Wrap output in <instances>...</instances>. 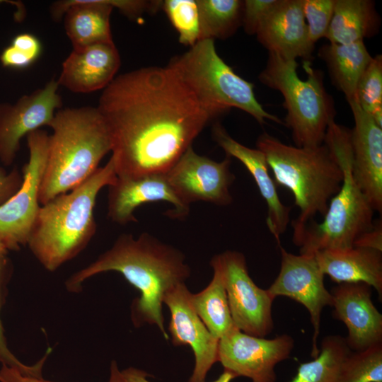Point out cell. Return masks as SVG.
Returning a JSON list of instances; mask_svg holds the SVG:
<instances>
[{"mask_svg":"<svg viewBox=\"0 0 382 382\" xmlns=\"http://www.w3.org/2000/svg\"><path fill=\"white\" fill-rule=\"evenodd\" d=\"M96 108L110 134L118 178L166 173L213 119L168 66L115 76Z\"/></svg>","mask_w":382,"mask_h":382,"instance_id":"obj_1","label":"cell"},{"mask_svg":"<svg viewBox=\"0 0 382 382\" xmlns=\"http://www.w3.org/2000/svg\"><path fill=\"white\" fill-rule=\"evenodd\" d=\"M109 271L122 274L140 291V297L132 306L134 323L137 326L154 324L168 339L162 305L166 293L185 283L190 274L183 253L147 233L137 238L122 234L109 250L72 274L66 282V287L77 291L85 280Z\"/></svg>","mask_w":382,"mask_h":382,"instance_id":"obj_2","label":"cell"},{"mask_svg":"<svg viewBox=\"0 0 382 382\" xmlns=\"http://www.w3.org/2000/svg\"><path fill=\"white\" fill-rule=\"evenodd\" d=\"M116 179L110 158L83 183L42 204L27 245L47 270L55 271L86 248L96 231L98 195Z\"/></svg>","mask_w":382,"mask_h":382,"instance_id":"obj_3","label":"cell"},{"mask_svg":"<svg viewBox=\"0 0 382 382\" xmlns=\"http://www.w3.org/2000/svg\"><path fill=\"white\" fill-rule=\"evenodd\" d=\"M50 127L42 204L83 183L112 150L108 128L96 107L59 109Z\"/></svg>","mask_w":382,"mask_h":382,"instance_id":"obj_4","label":"cell"},{"mask_svg":"<svg viewBox=\"0 0 382 382\" xmlns=\"http://www.w3.org/2000/svg\"><path fill=\"white\" fill-rule=\"evenodd\" d=\"M350 132L335 120L328 127L323 143L340 164L343 180L340 190L330 199L321 223L313 220L293 227V242L301 254L352 248L360 235L374 226L375 211L353 175Z\"/></svg>","mask_w":382,"mask_h":382,"instance_id":"obj_5","label":"cell"},{"mask_svg":"<svg viewBox=\"0 0 382 382\" xmlns=\"http://www.w3.org/2000/svg\"><path fill=\"white\" fill-rule=\"evenodd\" d=\"M256 146L265 154L276 185L286 187L294 195L300 213L292 227L305 225L318 214L324 216L343 180L341 167L327 145H287L264 132Z\"/></svg>","mask_w":382,"mask_h":382,"instance_id":"obj_6","label":"cell"},{"mask_svg":"<svg viewBox=\"0 0 382 382\" xmlns=\"http://www.w3.org/2000/svg\"><path fill=\"white\" fill-rule=\"evenodd\" d=\"M191 90L214 118L231 108H238L262 125L266 120L282 124L257 101L254 85L236 74L218 54L214 40L197 41L167 66Z\"/></svg>","mask_w":382,"mask_h":382,"instance_id":"obj_7","label":"cell"},{"mask_svg":"<svg viewBox=\"0 0 382 382\" xmlns=\"http://www.w3.org/2000/svg\"><path fill=\"white\" fill-rule=\"evenodd\" d=\"M298 65L296 60H286L269 52L258 79L282 95L286 110L285 123L291 131L295 146L312 148L323 144L328 127L335 120L334 100L325 88L320 71L304 61L307 79L301 80L296 71Z\"/></svg>","mask_w":382,"mask_h":382,"instance_id":"obj_8","label":"cell"},{"mask_svg":"<svg viewBox=\"0 0 382 382\" xmlns=\"http://www.w3.org/2000/svg\"><path fill=\"white\" fill-rule=\"evenodd\" d=\"M26 137L29 158L23 167L22 185L10 199L0 205V241L8 250H17L28 244L41 207L39 196L49 134L40 129Z\"/></svg>","mask_w":382,"mask_h":382,"instance_id":"obj_9","label":"cell"},{"mask_svg":"<svg viewBox=\"0 0 382 382\" xmlns=\"http://www.w3.org/2000/svg\"><path fill=\"white\" fill-rule=\"evenodd\" d=\"M210 264L220 272L235 326L250 335L265 337L269 335L274 328L275 299L251 279L244 255L227 250L215 255Z\"/></svg>","mask_w":382,"mask_h":382,"instance_id":"obj_10","label":"cell"},{"mask_svg":"<svg viewBox=\"0 0 382 382\" xmlns=\"http://www.w3.org/2000/svg\"><path fill=\"white\" fill-rule=\"evenodd\" d=\"M294 347V340L287 334L266 339L234 328L219 339L218 361L236 377H248L252 382H275L276 365L289 358Z\"/></svg>","mask_w":382,"mask_h":382,"instance_id":"obj_11","label":"cell"},{"mask_svg":"<svg viewBox=\"0 0 382 382\" xmlns=\"http://www.w3.org/2000/svg\"><path fill=\"white\" fill-rule=\"evenodd\" d=\"M281 252L279 272L267 289L275 299L283 296L303 305L308 311L313 328L311 355L319 354L318 338L320 334L321 313L325 306L332 305V296L324 284L321 271L314 254L294 255L279 245Z\"/></svg>","mask_w":382,"mask_h":382,"instance_id":"obj_12","label":"cell"},{"mask_svg":"<svg viewBox=\"0 0 382 382\" xmlns=\"http://www.w3.org/2000/svg\"><path fill=\"white\" fill-rule=\"evenodd\" d=\"M227 156L213 161L189 147L166 173L167 180L180 201L187 207L195 202L228 205L232 202L229 188L234 176Z\"/></svg>","mask_w":382,"mask_h":382,"instance_id":"obj_13","label":"cell"},{"mask_svg":"<svg viewBox=\"0 0 382 382\" xmlns=\"http://www.w3.org/2000/svg\"><path fill=\"white\" fill-rule=\"evenodd\" d=\"M59 84L52 79L42 88L23 95L15 103H0V161L11 166L24 136L50 125L62 100Z\"/></svg>","mask_w":382,"mask_h":382,"instance_id":"obj_14","label":"cell"},{"mask_svg":"<svg viewBox=\"0 0 382 382\" xmlns=\"http://www.w3.org/2000/svg\"><path fill=\"white\" fill-rule=\"evenodd\" d=\"M190 291L181 283L163 298L170 311L168 330L175 346L189 345L193 350L195 364L189 382H204L213 364L219 359V340L209 331L193 309Z\"/></svg>","mask_w":382,"mask_h":382,"instance_id":"obj_15","label":"cell"},{"mask_svg":"<svg viewBox=\"0 0 382 382\" xmlns=\"http://www.w3.org/2000/svg\"><path fill=\"white\" fill-rule=\"evenodd\" d=\"M372 287L363 282L341 283L331 290L332 316L347 327L349 348L361 351L382 343V315L371 300Z\"/></svg>","mask_w":382,"mask_h":382,"instance_id":"obj_16","label":"cell"},{"mask_svg":"<svg viewBox=\"0 0 382 382\" xmlns=\"http://www.w3.org/2000/svg\"><path fill=\"white\" fill-rule=\"evenodd\" d=\"M348 103L354 120L350 132L353 175L374 210L381 213L382 127L356 100Z\"/></svg>","mask_w":382,"mask_h":382,"instance_id":"obj_17","label":"cell"},{"mask_svg":"<svg viewBox=\"0 0 382 382\" xmlns=\"http://www.w3.org/2000/svg\"><path fill=\"white\" fill-rule=\"evenodd\" d=\"M108 216L120 225L137 221L134 211L146 203H170L173 209L168 214L173 218L185 217L189 212V207L175 193L166 173L135 178L117 177L108 186Z\"/></svg>","mask_w":382,"mask_h":382,"instance_id":"obj_18","label":"cell"},{"mask_svg":"<svg viewBox=\"0 0 382 382\" xmlns=\"http://www.w3.org/2000/svg\"><path fill=\"white\" fill-rule=\"evenodd\" d=\"M257 39L270 53L286 60L311 59L314 43L308 35L301 0H280L256 32Z\"/></svg>","mask_w":382,"mask_h":382,"instance_id":"obj_19","label":"cell"},{"mask_svg":"<svg viewBox=\"0 0 382 382\" xmlns=\"http://www.w3.org/2000/svg\"><path fill=\"white\" fill-rule=\"evenodd\" d=\"M120 63L114 42L72 49L62 63L57 81L75 93L104 89L115 78Z\"/></svg>","mask_w":382,"mask_h":382,"instance_id":"obj_20","label":"cell"},{"mask_svg":"<svg viewBox=\"0 0 382 382\" xmlns=\"http://www.w3.org/2000/svg\"><path fill=\"white\" fill-rule=\"evenodd\" d=\"M212 135L226 156L239 160L253 178L267 204V226L278 245H280V236L286 230L290 220L291 208L284 204L279 199L277 185L270 175L265 154L257 149L247 147L236 141L219 123L214 125Z\"/></svg>","mask_w":382,"mask_h":382,"instance_id":"obj_21","label":"cell"},{"mask_svg":"<svg viewBox=\"0 0 382 382\" xmlns=\"http://www.w3.org/2000/svg\"><path fill=\"white\" fill-rule=\"evenodd\" d=\"M108 0H60L50 7L54 21L64 17L66 34L73 49L113 42Z\"/></svg>","mask_w":382,"mask_h":382,"instance_id":"obj_22","label":"cell"},{"mask_svg":"<svg viewBox=\"0 0 382 382\" xmlns=\"http://www.w3.org/2000/svg\"><path fill=\"white\" fill-rule=\"evenodd\" d=\"M325 275L337 284L363 282L374 288L382 299V252L353 246L313 253Z\"/></svg>","mask_w":382,"mask_h":382,"instance_id":"obj_23","label":"cell"},{"mask_svg":"<svg viewBox=\"0 0 382 382\" xmlns=\"http://www.w3.org/2000/svg\"><path fill=\"white\" fill-rule=\"evenodd\" d=\"M380 17L370 0H336L325 38L330 43L350 44L375 35Z\"/></svg>","mask_w":382,"mask_h":382,"instance_id":"obj_24","label":"cell"},{"mask_svg":"<svg viewBox=\"0 0 382 382\" xmlns=\"http://www.w3.org/2000/svg\"><path fill=\"white\" fill-rule=\"evenodd\" d=\"M318 55L325 62L332 83L347 102L356 100L359 81L373 58L364 40L345 45L329 43L320 48Z\"/></svg>","mask_w":382,"mask_h":382,"instance_id":"obj_25","label":"cell"},{"mask_svg":"<svg viewBox=\"0 0 382 382\" xmlns=\"http://www.w3.org/2000/svg\"><path fill=\"white\" fill-rule=\"evenodd\" d=\"M209 285L197 294H190V303L209 331L217 339L236 328L231 318L226 291L219 270Z\"/></svg>","mask_w":382,"mask_h":382,"instance_id":"obj_26","label":"cell"},{"mask_svg":"<svg viewBox=\"0 0 382 382\" xmlns=\"http://www.w3.org/2000/svg\"><path fill=\"white\" fill-rule=\"evenodd\" d=\"M351 351L345 337H325L318 356L301 364L290 382H337L342 364Z\"/></svg>","mask_w":382,"mask_h":382,"instance_id":"obj_27","label":"cell"},{"mask_svg":"<svg viewBox=\"0 0 382 382\" xmlns=\"http://www.w3.org/2000/svg\"><path fill=\"white\" fill-rule=\"evenodd\" d=\"M199 40L226 39L241 25L243 1L197 0Z\"/></svg>","mask_w":382,"mask_h":382,"instance_id":"obj_28","label":"cell"},{"mask_svg":"<svg viewBox=\"0 0 382 382\" xmlns=\"http://www.w3.org/2000/svg\"><path fill=\"white\" fill-rule=\"evenodd\" d=\"M337 382H382V343L351 351L342 364Z\"/></svg>","mask_w":382,"mask_h":382,"instance_id":"obj_29","label":"cell"},{"mask_svg":"<svg viewBox=\"0 0 382 382\" xmlns=\"http://www.w3.org/2000/svg\"><path fill=\"white\" fill-rule=\"evenodd\" d=\"M360 107L382 127V55L377 54L361 76L356 91Z\"/></svg>","mask_w":382,"mask_h":382,"instance_id":"obj_30","label":"cell"},{"mask_svg":"<svg viewBox=\"0 0 382 382\" xmlns=\"http://www.w3.org/2000/svg\"><path fill=\"white\" fill-rule=\"evenodd\" d=\"M162 8L178 32L181 44L192 47L199 40L197 0H166Z\"/></svg>","mask_w":382,"mask_h":382,"instance_id":"obj_31","label":"cell"},{"mask_svg":"<svg viewBox=\"0 0 382 382\" xmlns=\"http://www.w3.org/2000/svg\"><path fill=\"white\" fill-rule=\"evenodd\" d=\"M336 0H301L302 11L307 21L308 35L315 42L325 37L335 6Z\"/></svg>","mask_w":382,"mask_h":382,"instance_id":"obj_32","label":"cell"},{"mask_svg":"<svg viewBox=\"0 0 382 382\" xmlns=\"http://www.w3.org/2000/svg\"><path fill=\"white\" fill-rule=\"evenodd\" d=\"M8 267L9 264L6 256L0 258V308L1 305L2 288L8 275ZM45 359V357L32 366H27L19 361L7 346L3 326L0 320V363L2 365L13 368L24 376L41 378L42 368Z\"/></svg>","mask_w":382,"mask_h":382,"instance_id":"obj_33","label":"cell"},{"mask_svg":"<svg viewBox=\"0 0 382 382\" xmlns=\"http://www.w3.org/2000/svg\"><path fill=\"white\" fill-rule=\"evenodd\" d=\"M280 0L243 1L241 25L248 35H255L265 18L275 8Z\"/></svg>","mask_w":382,"mask_h":382,"instance_id":"obj_34","label":"cell"},{"mask_svg":"<svg viewBox=\"0 0 382 382\" xmlns=\"http://www.w3.org/2000/svg\"><path fill=\"white\" fill-rule=\"evenodd\" d=\"M3 380H9L14 382H52L41 378L27 376L23 375L18 370L2 365L0 369V382ZM109 382H128L125 371H120L115 361H112L110 367V377Z\"/></svg>","mask_w":382,"mask_h":382,"instance_id":"obj_35","label":"cell"},{"mask_svg":"<svg viewBox=\"0 0 382 382\" xmlns=\"http://www.w3.org/2000/svg\"><path fill=\"white\" fill-rule=\"evenodd\" d=\"M23 174L14 168L7 173L0 168V205L10 199L21 187Z\"/></svg>","mask_w":382,"mask_h":382,"instance_id":"obj_36","label":"cell"},{"mask_svg":"<svg viewBox=\"0 0 382 382\" xmlns=\"http://www.w3.org/2000/svg\"><path fill=\"white\" fill-rule=\"evenodd\" d=\"M0 62L4 67L23 69L32 65L35 60L23 51L9 45L0 54Z\"/></svg>","mask_w":382,"mask_h":382,"instance_id":"obj_37","label":"cell"},{"mask_svg":"<svg viewBox=\"0 0 382 382\" xmlns=\"http://www.w3.org/2000/svg\"><path fill=\"white\" fill-rule=\"evenodd\" d=\"M11 45L26 53L35 61L38 59L42 52V45L37 37L28 33L16 35Z\"/></svg>","mask_w":382,"mask_h":382,"instance_id":"obj_38","label":"cell"},{"mask_svg":"<svg viewBox=\"0 0 382 382\" xmlns=\"http://www.w3.org/2000/svg\"><path fill=\"white\" fill-rule=\"evenodd\" d=\"M353 246L364 248L382 252V225L381 221L360 235L354 241Z\"/></svg>","mask_w":382,"mask_h":382,"instance_id":"obj_39","label":"cell"},{"mask_svg":"<svg viewBox=\"0 0 382 382\" xmlns=\"http://www.w3.org/2000/svg\"><path fill=\"white\" fill-rule=\"evenodd\" d=\"M128 382H150L146 379V373L135 369H128L125 370ZM236 378L231 373L224 371L222 374L215 381L212 382H231L233 379Z\"/></svg>","mask_w":382,"mask_h":382,"instance_id":"obj_40","label":"cell"},{"mask_svg":"<svg viewBox=\"0 0 382 382\" xmlns=\"http://www.w3.org/2000/svg\"><path fill=\"white\" fill-rule=\"evenodd\" d=\"M7 4L16 7L14 18L18 22L22 21L26 16L25 5L19 1L0 0V4Z\"/></svg>","mask_w":382,"mask_h":382,"instance_id":"obj_41","label":"cell"},{"mask_svg":"<svg viewBox=\"0 0 382 382\" xmlns=\"http://www.w3.org/2000/svg\"><path fill=\"white\" fill-rule=\"evenodd\" d=\"M7 253H8L7 248L5 247L3 243L0 241V258L6 257Z\"/></svg>","mask_w":382,"mask_h":382,"instance_id":"obj_42","label":"cell"},{"mask_svg":"<svg viewBox=\"0 0 382 382\" xmlns=\"http://www.w3.org/2000/svg\"><path fill=\"white\" fill-rule=\"evenodd\" d=\"M1 382H14V381H9V380H3Z\"/></svg>","mask_w":382,"mask_h":382,"instance_id":"obj_43","label":"cell"}]
</instances>
